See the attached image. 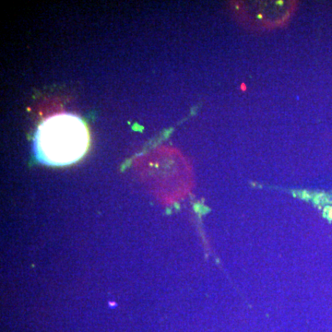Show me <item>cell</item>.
Returning a JSON list of instances; mask_svg holds the SVG:
<instances>
[{
	"label": "cell",
	"mask_w": 332,
	"mask_h": 332,
	"mask_svg": "<svg viewBox=\"0 0 332 332\" xmlns=\"http://www.w3.org/2000/svg\"><path fill=\"white\" fill-rule=\"evenodd\" d=\"M294 4L284 1H248L240 2L238 15L244 23L255 28H265L278 25L291 14Z\"/></svg>",
	"instance_id": "cell-2"
},
{
	"label": "cell",
	"mask_w": 332,
	"mask_h": 332,
	"mask_svg": "<svg viewBox=\"0 0 332 332\" xmlns=\"http://www.w3.org/2000/svg\"><path fill=\"white\" fill-rule=\"evenodd\" d=\"M90 145L86 124L78 116L58 114L50 116L37 128L33 151L41 163L49 166H66L79 161Z\"/></svg>",
	"instance_id": "cell-1"
}]
</instances>
